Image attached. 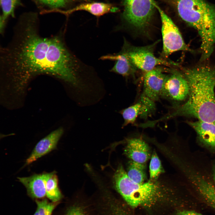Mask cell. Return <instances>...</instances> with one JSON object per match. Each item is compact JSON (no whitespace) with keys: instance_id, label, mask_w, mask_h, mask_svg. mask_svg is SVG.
I'll return each instance as SVG.
<instances>
[{"instance_id":"obj_1","label":"cell","mask_w":215,"mask_h":215,"mask_svg":"<svg viewBox=\"0 0 215 215\" xmlns=\"http://www.w3.org/2000/svg\"><path fill=\"white\" fill-rule=\"evenodd\" d=\"M36 19L21 20L14 28L10 42L0 47L2 79L19 87L37 76L44 74L74 87L79 86L90 67L67 47L62 32L48 37L42 36Z\"/></svg>"},{"instance_id":"obj_2","label":"cell","mask_w":215,"mask_h":215,"mask_svg":"<svg viewBox=\"0 0 215 215\" xmlns=\"http://www.w3.org/2000/svg\"><path fill=\"white\" fill-rule=\"evenodd\" d=\"M182 73L189 86L188 98L160 120L178 116H191L215 124V65L184 69Z\"/></svg>"},{"instance_id":"obj_3","label":"cell","mask_w":215,"mask_h":215,"mask_svg":"<svg viewBox=\"0 0 215 215\" xmlns=\"http://www.w3.org/2000/svg\"><path fill=\"white\" fill-rule=\"evenodd\" d=\"M181 18L198 32L201 40L200 61L208 59L215 44V7L205 0H167Z\"/></svg>"},{"instance_id":"obj_4","label":"cell","mask_w":215,"mask_h":215,"mask_svg":"<svg viewBox=\"0 0 215 215\" xmlns=\"http://www.w3.org/2000/svg\"><path fill=\"white\" fill-rule=\"evenodd\" d=\"M113 179L116 191L133 207L149 205L170 197L175 191V183L167 179L160 177L156 181L149 180L141 184L133 182L129 178L121 164L118 165Z\"/></svg>"},{"instance_id":"obj_5","label":"cell","mask_w":215,"mask_h":215,"mask_svg":"<svg viewBox=\"0 0 215 215\" xmlns=\"http://www.w3.org/2000/svg\"><path fill=\"white\" fill-rule=\"evenodd\" d=\"M155 3V0H125L124 19L134 28L144 30L150 23Z\"/></svg>"},{"instance_id":"obj_6","label":"cell","mask_w":215,"mask_h":215,"mask_svg":"<svg viewBox=\"0 0 215 215\" xmlns=\"http://www.w3.org/2000/svg\"><path fill=\"white\" fill-rule=\"evenodd\" d=\"M157 43L150 45L136 47L124 40L122 51L128 57L133 64L137 68L147 72L159 65H170L174 64L156 57L154 50Z\"/></svg>"},{"instance_id":"obj_7","label":"cell","mask_w":215,"mask_h":215,"mask_svg":"<svg viewBox=\"0 0 215 215\" xmlns=\"http://www.w3.org/2000/svg\"><path fill=\"white\" fill-rule=\"evenodd\" d=\"M154 5L159 13L161 20L163 56L167 57L172 53L179 50L191 51L185 44L179 29L171 19L156 3Z\"/></svg>"},{"instance_id":"obj_8","label":"cell","mask_w":215,"mask_h":215,"mask_svg":"<svg viewBox=\"0 0 215 215\" xmlns=\"http://www.w3.org/2000/svg\"><path fill=\"white\" fill-rule=\"evenodd\" d=\"M189 86L182 73L174 71L167 75L161 96L173 102H180L189 95Z\"/></svg>"},{"instance_id":"obj_9","label":"cell","mask_w":215,"mask_h":215,"mask_svg":"<svg viewBox=\"0 0 215 215\" xmlns=\"http://www.w3.org/2000/svg\"><path fill=\"white\" fill-rule=\"evenodd\" d=\"M167 75L160 68L155 67L146 72L143 81V94L155 102L160 96Z\"/></svg>"},{"instance_id":"obj_10","label":"cell","mask_w":215,"mask_h":215,"mask_svg":"<svg viewBox=\"0 0 215 215\" xmlns=\"http://www.w3.org/2000/svg\"><path fill=\"white\" fill-rule=\"evenodd\" d=\"M124 153L130 160L141 163H146L150 159L152 153L148 144L139 138H131L127 140Z\"/></svg>"},{"instance_id":"obj_11","label":"cell","mask_w":215,"mask_h":215,"mask_svg":"<svg viewBox=\"0 0 215 215\" xmlns=\"http://www.w3.org/2000/svg\"><path fill=\"white\" fill-rule=\"evenodd\" d=\"M63 133V129L60 128L41 139L26 160V165L31 163L55 149Z\"/></svg>"},{"instance_id":"obj_12","label":"cell","mask_w":215,"mask_h":215,"mask_svg":"<svg viewBox=\"0 0 215 215\" xmlns=\"http://www.w3.org/2000/svg\"><path fill=\"white\" fill-rule=\"evenodd\" d=\"M153 111V107L147 100L140 98L139 100L133 105L120 111L124 121L122 127L133 124L139 116L146 118Z\"/></svg>"},{"instance_id":"obj_13","label":"cell","mask_w":215,"mask_h":215,"mask_svg":"<svg viewBox=\"0 0 215 215\" xmlns=\"http://www.w3.org/2000/svg\"><path fill=\"white\" fill-rule=\"evenodd\" d=\"M188 123L195 130L201 143L215 151V124L199 120Z\"/></svg>"},{"instance_id":"obj_14","label":"cell","mask_w":215,"mask_h":215,"mask_svg":"<svg viewBox=\"0 0 215 215\" xmlns=\"http://www.w3.org/2000/svg\"><path fill=\"white\" fill-rule=\"evenodd\" d=\"M100 59L115 60L114 64L110 71L124 77H127L134 75L137 69L128 56L122 51L116 54L103 56Z\"/></svg>"},{"instance_id":"obj_15","label":"cell","mask_w":215,"mask_h":215,"mask_svg":"<svg viewBox=\"0 0 215 215\" xmlns=\"http://www.w3.org/2000/svg\"><path fill=\"white\" fill-rule=\"evenodd\" d=\"M25 187L28 195L32 198L39 199L46 196L45 185L42 174H35L27 177H18Z\"/></svg>"},{"instance_id":"obj_16","label":"cell","mask_w":215,"mask_h":215,"mask_svg":"<svg viewBox=\"0 0 215 215\" xmlns=\"http://www.w3.org/2000/svg\"><path fill=\"white\" fill-rule=\"evenodd\" d=\"M94 202L81 198L74 199L66 206L62 215H95Z\"/></svg>"},{"instance_id":"obj_17","label":"cell","mask_w":215,"mask_h":215,"mask_svg":"<svg viewBox=\"0 0 215 215\" xmlns=\"http://www.w3.org/2000/svg\"><path fill=\"white\" fill-rule=\"evenodd\" d=\"M117 10V8L110 4L95 2L81 4L64 13L69 14L78 10H84L99 16L109 12H114Z\"/></svg>"},{"instance_id":"obj_18","label":"cell","mask_w":215,"mask_h":215,"mask_svg":"<svg viewBox=\"0 0 215 215\" xmlns=\"http://www.w3.org/2000/svg\"><path fill=\"white\" fill-rule=\"evenodd\" d=\"M45 185L46 196L53 202H59L63 196L58 186V180L55 171L43 173Z\"/></svg>"},{"instance_id":"obj_19","label":"cell","mask_w":215,"mask_h":215,"mask_svg":"<svg viewBox=\"0 0 215 215\" xmlns=\"http://www.w3.org/2000/svg\"><path fill=\"white\" fill-rule=\"evenodd\" d=\"M146 163H141L130 160L128 162L127 175L133 182L141 184L147 179Z\"/></svg>"},{"instance_id":"obj_20","label":"cell","mask_w":215,"mask_h":215,"mask_svg":"<svg viewBox=\"0 0 215 215\" xmlns=\"http://www.w3.org/2000/svg\"><path fill=\"white\" fill-rule=\"evenodd\" d=\"M19 0H0L3 13L1 17L0 33L3 35L4 32L6 21L8 17L11 15L14 16L15 8Z\"/></svg>"},{"instance_id":"obj_21","label":"cell","mask_w":215,"mask_h":215,"mask_svg":"<svg viewBox=\"0 0 215 215\" xmlns=\"http://www.w3.org/2000/svg\"><path fill=\"white\" fill-rule=\"evenodd\" d=\"M149 164V179L155 181L159 178L161 175L165 172L161 161L155 150L152 153Z\"/></svg>"},{"instance_id":"obj_22","label":"cell","mask_w":215,"mask_h":215,"mask_svg":"<svg viewBox=\"0 0 215 215\" xmlns=\"http://www.w3.org/2000/svg\"><path fill=\"white\" fill-rule=\"evenodd\" d=\"M37 205L36 210L33 215H51L59 202H49L46 199H36Z\"/></svg>"},{"instance_id":"obj_23","label":"cell","mask_w":215,"mask_h":215,"mask_svg":"<svg viewBox=\"0 0 215 215\" xmlns=\"http://www.w3.org/2000/svg\"><path fill=\"white\" fill-rule=\"evenodd\" d=\"M41 3L53 8L64 7L67 2L71 0H38Z\"/></svg>"},{"instance_id":"obj_24","label":"cell","mask_w":215,"mask_h":215,"mask_svg":"<svg viewBox=\"0 0 215 215\" xmlns=\"http://www.w3.org/2000/svg\"><path fill=\"white\" fill-rule=\"evenodd\" d=\"M177 215H202L193 211H184L179 212Z\"/></svg>"},{"instance_id":"obj_25","label":"cell","mask_w":215,"mask_h":215,"mask_svg":"<svg viewBox=\"0 0 215 215\" xmlns=\"http://www.w3.org/2000/svg\"><path fill=\"white\" fill-rule=\"evenodd\" d=\"M212 173L213 180L215 187V165L213 166Z\"/></svg>"}]
</instances>
